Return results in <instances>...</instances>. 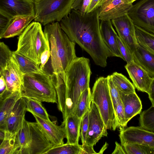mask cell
Wrapping results in <instances>:
<instances>
[{
    "instance_id": "obj_1",
    "label": "cell",
    "mask_w": 154,
    "mask_h": 154,
    "mask_svg": "<svg viewBox=\"0 0 154 154\" xmlns=\"http://www.w3.org/2000/svg\"><path fill=\"white\" fill-rule=\"evenodd\" d=\"M98 9L85 15L72 9L59 23L71 41L88 53L96 65L105 67L112 55L102 38Z\"/></svg>"
},
{
    "instance_id": "obj_2",
    "label": "cell",
    "mask_w": 154,
    "mask_h": 154,
    "mask_svg": "<svg viewBox=\"0 0 154 154\" xmlns=\"http://www.w3.org/2000/svg\"><path fill=\"white\" fill-rule=\"evenodd\" d=\"M91 71L89 60L77 57L61 79L53 73L50 76L55 88L57 106L62 113L63 121L70 115H75L78 103L82 93L89 88Z\"/></svg>"
},
{
    "instance_id": "obj_3",
    "label": "cell",
    "mask_w": 154,
    "mask_h": 154,
    "mask_svg": "<svg viewBox=\"0 0 154 154\" xmlns=\"http://www.w3.org/2000/svg\"><path fill=\"white\" fill-rule=\"evenodd\" d=\"M44 32L49 43L52 73L64 79L66 71L77 57L75 43L63 30L58 22L45 26Z\"/></svg>"
},
{
    "instance_id": "obj_4",
    "label": "cell",
    "mask_w": 154,
    "mask_h": 154,
    "mask_svg": "<svg viewBox=\"0 0 154 154\" xmlns=\"http://www.w3.org/2000/svg\"><path fill=\"white\" fill-rule=\"evenodd\" d=\"M17 52L30 59L39 66L41 56L50 49L48 38L38 22L30 23L18 38Z\"/></svg>"
},
{
    "instance_id": "obj_5",
    "label": "cell",
    "mask_w": 154,
    "mask_h": 154,
    "mask_svg": "<svg viewBox=\"0 0 154 154\" xmlns=\"http://www.w3.org/2000/svg\"><path fill=\"white\" fill-rule=\"evenodd\" d=\"M21 97L35 99L42 102L57 103V94L51 76L45 73L23 74Z\"/></svg>"
},
{
    "instance_id": "obj_6",
    "label": "cell",
    "mask_w": 154,
    "mask_h": 154,
    "mask_svg": "<svg viewBox=\"0 0 154 154\" xmlns=\"http://www.w3.org/2000/svg\"><path fill=\"white\" fill-rule=\"evenodd\" d=\"M91 94L92 101L98 107L107 128L115 131L117 124L107 77H100L96 80Z\"/></svg>"
},
{
    "instance_id": "obj_7",
    "label": "cell",
    "mask_w": 154,
    "mask_h": 154,
    "mask_svg": "<svg viewBox=\"0 0 154 154\" xmlns=\"http://www.w3.org/2000/svg\"><path fill=\"white\" fill-rule=\"evenodd\" d=\"M75 0H36L34 2V20L44 26L60 22L72 10Z\"/></svg>"
},
{
    "instance_id": "obj_8",
    "label": "cell",
    "mask_w": 154,
    "mask_h": 154,
    "mask_svg": "<svg viewBox=\"0 0 154 154\" xmlns=\"http://www.w3.org/2000/svg\"><path fill=\"white\" fill-rule=\"evenodd\" d=\"M128 14L135 25L154 34V0H140Z\"/></svg>"
},
{
    "instance_id": "obj_9",
    "label": "cell",
    "mask_w": 154,
    "mask_h": 154,
    "mask_svg": "<svg viewBox=\"0 0 154 154\" xmlns=\"http://www.w3.org/2000/svg\"><path fill=\"white\" fill-rule=\"evenodd\" d=\"M119 36L133 54L139 44L135 35V25L128 14L111 20Z\"/></svg>"
},
{
    "instance_id": "obj_10",
    "label": "cell",
    "mask_w": 154,
    "mask_h": 154,
    "mask_svg": "<svg viewBox=\"0 0 154 154\" xmlns=\"http://www.w3.org/2000/svg\"><path fill=\"white\" fill-rule=\"evenodd\" d=\"M107 129L98 107L92 101L86 143L94 146L102 137L107 136Z\"/></svg>"
},
{
    "instance_id": "obj_11",
    "label": "cell",
    "mask_w": 154,
    "mask_h": 154,
    "mask_svg": "<svg viewBox=\"0 0 154 154\" xmlns=\"http://www.w3.org/2000/svg\"><path fill=\"white\" fill-rule=\"evenodd\" d=\"M121 144H138L154 148V132L140 126H131L120 129Z\"/></svg>"
},
{
    "instance_id": "obj_12",
    "label": "cell",
    "mask_w": 154,
    "mask_h": 154,
    "mask_svg": "<svg viewBox=\"0 0 154 154\" xmlns=\"http://www.w3.org/2000/svg\"><path fill=\"white\" fill-rule=\"evenodd\" d=\"M29 124L31 141L24 154H45L53 145L37 122H29Z\"/></svg>"
},
{
    "instance_id": "obj_13",
    "label": "cell",
    "mask_w": 154,
    "mask_h": 154,
    "mask_svg": "<svg viewBox=\"0 0 154 154\" xmlns=\"http://www.w3.org/2000/svg\"><path fill=\"white\" fill-rule=\"evenodd\" d=\"M0 13L11 19L35 15L34 2L30 0H0Z\"/></svg>"
},
{
    "instance_id": "obj_14",
    "label": "cell",
    "mask_w": 154,
    "mask_h": 154,
    "mask_svg": "<svg viewBox=\"0 0 154 154\" xmlns=\"http://www.w3.org/2000/svg\"><path fill=\"white\" fill-rule=\"evenodd\" d=\"M128 0H108L99 7L100 21L111 20L128 14L132 6Z\"/></svg>"
},
{
    "instance_id": "obj_15",
    "label": "cell",
    "mask_w": 154,
    "mask_h": 154,
    "mask_svg": "<svg viewBox=\"0 0 154 154\" xmlns=\"http://www.w3.org/2000/svg\"><path fill=\"white\" fill-rule=\"evenodd\" d=\"M25 98L21 97L17 101L9 113L3 127L0 129L15 134L21 127L26 111Z\"/></svg>"
},
{
    "instance_id": "obj_16",
    "label": "cell",
    "mask_w": 154,
    "mask_h": 154,
    "mask_svg": "<svg viewBox=\"0 0 154 154\" xmlns=\"http://www.w3.org/2000/svg\"><path fill=\"white\" fill-rule=\"evenodd\" d=\"M32 114L54 147L64 143V139L66 137L65 122L63 121L60 125H58L51 121L45 120Z\"/></svg>"
},
{
    "instance_id": "obj_17",
    "label": "cell",
    "mask_w": 154,
    "mask_h": 154,
    "mask_svg": "<svg viewBox=\"0 0 154 154\" xmlns=\"http://www.w3.org/2000/svg\"><path fill=\"white\" fill-rule=\"evenodd\" d=\"M125 68L135 88L148 94L152 78L148 72L134 61L127 64Z\"/></svg>"
},
{
    "instance_id": "obj_18",
    "label": "cell",
    "mask_w": 154,
    "mask_h": 154,
    "mask_svg": "<svg viewBox=\"0 0 154 154\" xmlns=\"http://www.w3.org/2000/svg\"><path fill=\"white\" fill-rule=\"evenodd\" d=\"M100 30L103 41L112 56L123 59L118 45L117 38L118 35L113 27L111 20L100 21Z\"/></svg>"
},
{
    "instance_id": "obj_19",
    "label": "cell",
    "mask_w": 154,
    "mask_h": 154,
    "mask_svg": "<svg viewBox=\"0 0 154 154\" xmlns=\"http://www.w3.org/2000/svg\"><path fill=\"white\" fill-rule=\"evenodd\" d=\"M119 93L127 124L132 118L140 113L142 108V103L136 92L125 93L119 91Z\"/></svg>"
},
{
    "instance_id": "obj_20",
    "label": "cell",
    "mask_w": 154,
    "mask_h": 154,
    "mask_svg": "<svg viewBox=\"0 0 154 154\" xmlns=\"http://www.w3.org/2000/svg\"><path fill=\"white\" fill-rule=\"evenodd\" d=\"M34 15L18 16L12 19L0 38H9L19 36L35 18Z\"/></svg>"
},
{
    "instance_id": "obj_21",
    "label": "cell",
    "mask_w": 154,
    "mask_h": 154,
    "mask_svg": "<svg viewBox=\"0 0 154 154\" xmlns=\"http://www.w3.org/2000/svg\"><path fill=\"white\" fill-rule=\"evenodd\" d=\"M133 54L134 62L154 78V54L139 45Z\"/></svg>"
},
{
    "instance_id": "obj_22",
    "label": "cell",
    "mask_w": 154,
    "mask_h": 154,
    "mask_svg": "<svg viewBox=\"0 0 154 154\" xmlns=\"http://www.w3.org/2000/svg\"><path fill=\"white\" fill-rule=\"evenodd\" d=\"M82 119L75 115H72L68 116L64 121L65 122L66 143L79 144Z\"/></svg>"
},
{
    "instance_id": "obj_23",
    "label": "cell",
    "mask_w": 154,
    "mask_h": 154,
    "mask_svg": "<svg viewBox=\"0 0 154 154\" xmlns=\"http://www.w3.org/2000/svg\"><path fill=\"white\" fill-rule=\"evenodd\" d=\"M31 136L29 122L24 119L16 134L14 154H24L30 143Z\"/></svg>"
},
{
    "instance_id": "obj_24",
    "label": "cell",
    "mask_w": 154,
    "mask_h": 154,
    "mask_svg": "<svg viewBox=\"0 0 154 154\" xmlns=\"http://www.w3.org/2000/svg\"><path fill=\"white\" fill-rule=\"evenodd\" d=\"M21 97V92L12 93L0 100V128L3 127L14 104Z\"/></svg>"
},
{
    "instance_id": "obj_25",
    "label": "cell",
    "mask_w": 154,
    "mask_h": 154,
    "mask_svg": "<svg viewBox=\"0 0 154 154\" xmlns=\"http://www.w3.org/2000/svg\"><path fill=\"white\" fill-rule=\"evenodd\" d=\"M12 56L23 74L34 72L44 73L40 69L39 66L33 61L16 51H13Z\"/></svg>"
},
{
    "instance_id": "obj_26",
    "label": "cell",
    "mask_w": 154,
    "mask_h": 154,
    "mask_svg": "<svg viewBox=\"0 0 154 154\" xmlns=\"http://www.w3.org/2000/svg\"><path fill=\"white\" fill-rule=\"evenodd\" d=\"M135 27L138 44L154 54V34L135 25Z\"/></svg>"
},
{
    "instance_id": "obj_27",
    "label": "cell",
    "mask_w": 154,
    "mask_h": 154,
    "mask_svg": "<svg viewBox=\"0 0 154 154\" xmlns=\"http://www.w3.org/2000/svg\"><path fill=\"white\" fill-rule=\"evenodd\" d=\"M110 76L113 83L119 91L125 93L135 92L133 84L122 74L115 72Z\"/></svg>"
},
{
    "instance_id": "obj_28",
    "label": "cell",
    "mask_w": 154,
    "mask_h": 154,
    "mask_svg": "<svg viewBox=\"0 0 154 154\" xmlns=\"http://www.w3.org/2000/svg\"><path fill=\"white\" fill-rule=\"evenodd\" d=\"M25 98L26 111L34 114L45 120L50 121L49 115L42 102L34 99L27 97Z\"/></svg>"
},
{
    "instance_id": "obj_29",
    "label": "cell",
    "mask_w": 154,
    "mask_h": 154,
    "mask_svg": "<svg viewBox=\"0 0 154 154\" xmlns=\"http://www.w3.org/2000/svg\"><path fill=\"white\" fill-rule=\"evenodd\" d=\"M92 101L90 88L85 90L82 94L78 103L75 115L82 119L85 112L91 109Z\"/></svg>"
},
{
    "instance_id": "obj_30",
    "label": "cell",
    "mask_w": 154,
    "mask_h": 154,
    "mask_svg": "<svg viewBox=\"0 0 154 154\" xmlns=\"http://www.w3.org/2000/svg\"><path fill=\"white\" fill-rule=\"evenodd\" d=\"M7 69L12 80L21 89L23 83V74L20 70L18 65L13 56L7 64L5 69Z\"/></svg>"
},
{
    "instance_id": "obj_31",
    "label": "cell",
    "mask_w": 154,
    "mask_h": 154,
    "mask_svg": "<svg viewBox=\"0 0 154 154\" xmlns=\"http://www.w3.org/2000/svg\"><path fill=\"white\" fill-rule=\"evenodd\" d=\"M82 145L66 143L53 147L45 154H80Z\"/></svg>"
},
{
    "instance_id": "obj_32",
    "label": "cell",
    "mask_w": 154,
    "mask_h": 154,
    "mask_svg": "<svg viewBox=\"0 0 154 154\" xmlns=\"http://www.w3.org/2000/svg\"><path fill=\"white\" fill-rule=\"evenodd\" d=\"M139 123L144 129L154 132V106L152 105L140 113Z\"/></svg>"
},
{
    "instance_id": "obj_33",
    "label": "cell",
    "mask_w": 154,
    "mask_h": 154,
    "mask_svg": "<svg viewBox=\"0 0 154 154\" xmlns=\"http://www.w3.org/2000/svg\"><path fill=\"white\" fill-rule=\"evenodd\" d=\"M4 131L5 137L0 146V154H14L17 134Z\"/></svg>"
},
{
    "instance_id": "obj_34",
    "label": "cell",
    "mask_w": 154,
    "mask_h": 154,
    "mask_svg": "<svg viewBox=\"0 0 154 154\" xmlns=\"http://www.w3.org/2000/svg\"><path fill=\"white\" fill-rule=\"evenodd\" d=\"M126 154H154V148L138 144L122 145Z\"/></svg>"
},
{
    "instance_id": "obj_35",
    "label": "cell",
    "mask_w": 154,
    "mask_h": 154,
    "mask_svg": "<svg viewBox=\"0 0 154 154\" xmlns=\"http://www.w3.org/2000/svg\"><path fill=\"white\" fill-rule=\"evenodd\" d=\"M13 51L4 42L0 43V71L5 69L12 56Z\"/></svg>"
},
{
    "instance_id": "obj_36",
    "label": "cell",
    "mask_w": 154,
    "mask_h": 154,
    "mask_svg": "<svg viewBox=\"0 0 154 154\" xmlns=\"http://www.w3.org/2000/svg\"><path fill=\"white\" fill-rule=\"evenodd\" d=\"M117 39L119 48L122 57L123 59L127 62V64L134 62L133 54L118 35Z\"/></svg>"
},
{
    "instance_id": "obj_37",
    "label": "cell",
    "mask_w": 154,
    "mask_h": 154,
    "mask_svg": "<svg viewBox=\"0 0 154 154\" xmlns=\"http://www.w3.org/2000/svg\"><path fill=\"white\" fill-rule=\"evenodd\" d=\"M90 109L84 115L81 120L80 136L82 144L86 143V140L89 126V117Z\"/></svg>"
},
{
    "instance_id": "obj_38",
    "label": "cell",
    "mask_w": 154,
    "mask_h": 154,
    "mask_svg": "<svg viewBox=\"0 0 154 154\" xmlns=\"http://www.w3.org/2000/svg\"><path fill=\"white\" fill-rule=\"evenodd\" d=\"M115 111L117 127L119 128L120 129L124 128L127 124L126 123L124 111L121 100L118 103Z\"/></svg>"
},
{
    "instance_id": "obj_39",
    "label": "cell",
    "mask_w": 154,
    "mask_h": 154,
    "mask_svg": "<svg viewBox=\"0 0 154 154\" xmlns=\"http://www.w3.org/2000/svg\"><path fill=\"white\" fill-rule=\"evenodd\" d=\"M107 77L110 94L115 109L118 103L121 100L119 91L113 83L110 75Z\"/></svg>"
},
{
    "instance_id": "obj_40",
    "label": "cell",
    "mask_w": 154,
    "mask_h": 154,
    "mask_svg": "<svg viewBox=\"0 0 154 154\" xmlns=\"http://www.w3.org/2000/svg\"><path fill=\"white\" fill-rule=\"evenodd\" d=\"M0 75H2L5 80L8 90L11 93L21 92L20 89L14 83L10 76L8 70L6 69L0 71Z\"/></svg>"
},
{
    "instance_id": "obj_41",
    "label": "cell",
    "mask_w": 154,
    "mask_h": 154,
    "mask_svg": "<svg viewBox=\"0 0 154 154\" xmlns=\"http://www.w3.org/2000/svg\"><path fill=\"white\" fill-rule=\"evenodd\" d=\"M91 0H75L72 8L82 14L88 13V9Z\"/></svg>"
},
{
    "instance_id": "obj_42",
    "label": "cell",
    "mask_w": 154,
    "mask_h": 154,
    "mask_svg": "<svg viewBox=\"0 0 154 154\" xmlns=\"http://www.w3.org/2000/svg\"><path fill=\"white\" fill-rule=\"evenodd\" d=\"M11 93L8 90L5 79L0 75V100H2Z\"/></svg>"
},
{
    "instance_id": "obj_43",
    "label": "cell",
    "mask_w": 154,
    "mask_h": 154,
    "mask_svg": "<svg viewBox=\"0 0 154 154\" xmlns=\"http://www.w3.org/2000/svg\"><path fill=\"white\" fill-rule=\"evenodd\" d=\"M50 56V49L45 50L41 54L40 58L41 63L39 66V68L41 71L44 72V70L45 64L48 62Z\"/></svg>"
},
{
    "instance_id": "obj_44",
    "label": "cell",
    "mask_w": 154,
    "mask_h": 154,
    "mask_svg": "<svg viewBox=\"0 0 154 154\" xmlns=\"http://www.w3.org/2000/svg\"><path fill=\"white\" fill-rule=\"evenodd\" d=\"M11 19L0 13V35L6 29Z\"/></svg>"
},
{
    "instance_id": "obj_45",
    "label": "cell",
    "mask_w": 154,
    "mask_h": 154,
    "mask_svg": "<svg viewBox=\"0 0 154 154\" xmlns=\"http://www.w3.org/2000/svg\"><path fill=\"white\" fill-rule=\"evenodd\" d=\"M96 154L98 153L94 150L93 146L86 143L82 145V150L80 154Z\"/></svg>"
},
{
    "instance_id": "obj_46",
    "label": "cell",
    "mask_w": 154,
    "mask_h": 154,
    "mask_svg": "<svg viewBox=\"0 0 154 154\" xmlns=\"http://www.w3.org/2000/svg\"><path fill=\"white\" fill-rule=\"evenodd\" d=\"M148 94L149 99L152 103V105L154 106V78H152Z\"/></svg>"
},
{
    "instance_id": "obj_47",
    "label": "cell",
    "mask_w": 154,
    "mask_h": 154,
    "mask_svg": "<svg viewBox=\"0 0 154 154\" xmlns=\"http://www.w3.org/2000/svg\"><path fill=\"white\" fill-rule=\"evenodd\" d=\"M116 147L112 154H126L123 146L118 142H115Z\"/></svg>"
},
{
    "instance_id": "obj_48",
    "label": "cell",
    "mask_w": 154,
    "mask_h": 154,
    "mask_svg": "<svg viewBox=\"0 0 154 154\" xmlns=\"http://www.w3.org/2000/svg\"><path fill=\"white\" fill-rule=\"evenodd\" d=\"M100 0H91L89 5L88 13L91 12L98 8Z\"/></svg>"
},
{
    "instance_id": "obj_49",
    "label": "cell",
    "mask_w": 154,
    "mask_h": 154,
    "mask_svg": "<svg viewBox=\"0 0 154 154\" xmlns=\"http://www.w3.org/2000/svg\"><path fill=\"white\" fill-rule=\"evenodd\" d=\"M108 146V144L106 142L104 145L102 147L100 150V151L98 153V154H102L104 151L107 149Z\"/></svg>"
},
{
    "instance_id": "obj_50",
    "label": "cell",
    "mask_w": 154,
    "mask_h": 154,
    "mask_svg": "<svg viewBox=\"0 0 154 154\" xmlns=\"http://www.w3.org/2000/svg\"><path fill=\"white\" fill-rule=\"evenodd\" d=\"M108 0H100L99 3V6H100L105 2L107 1Z\"/></svg>"
},
{
    "instance_id": "obj_51",
    "label": "cell",
    "mask_w": 154,
    "mask_h": 154,
    "mask_svg": "<svg viewBox=\"0 0 154 154\" xmlns=\"http://www.w3.org/2000/svg\"><path fill=\"white\" fill-rule=\"evenodd\" d=\"M131 3H133L134 1H136V0H128Z\"/></svg>"
},
{
    "instance_id": "obj_52",
    "label": "cell",
    "mask_w": 154,
    "mask_h": 154,
    "mask_svg": "<svg viewBox=\"0 0 154 154\" xmlns=\"http://www.w3.org/2000/svg\"><path fill=\"white\" fill-rule=\"evenodd\" d=\"M30 0L32 1L33 2H34L36 0Z\"/></svg>"
}]
</instances>
